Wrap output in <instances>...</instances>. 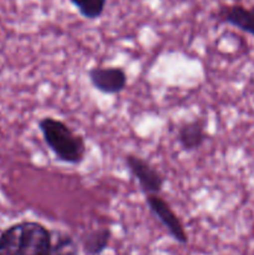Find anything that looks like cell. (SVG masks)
Masks as SVG:
<instances>
[{"label": "cell", "mask_w": 254, "mask_h": 255, "mask_svg": "<svg viewBox=\"0 0 254 255\" xmlns=\"http://www.w3.org/2000/svg\"><path fill=\"white\" fill-rule=\"evenodd\" d=\"M51 232L37 222H20L0 234V255H50Z\"/></svg>", "instance_id": "cell-1"}, {"label": "cell", "mask_w": 254, "mask_h": 255, "mask_svg": "<svg viewBox=\"0 0 254 255\" xmlns=\"http://www.w3.org/2000/svg\"><path fill=\"white\" fill-rule=\"evenodd\" d=\"M46 146L51 149L57 161L79 166L86 156V143L82 136L75 133L65 122L54 117H44L37 122Z\"/></svg>", "instance_id": "cell-2"}, {"label": "cell", "mask_w": 254, "mask_h": 255, "mask_svg": "<svg viewBox=\"0 0 254 255\" xmlns=\"http://www.w3.org/2000/svg\"><path fill=\"white\" fill-rule=\"evenodd\" d=\"M125 163L129 174L136 179L141 191L146 196L161 193L166 179L148 161L136 154H127L125 157Z\"/></svg>", "instance_id": "cell-3"}, {"label": "cell", "mask_w": 254, "mask_h": 255, "mask_svg": "<svg viewBox=\"0 0 254 255\" xmlns=\"http://www.w3.org/2000/svg\"><path fill=\"white\" fill-rule=\"evenodd\" d=\"M146 203L151 213L163 224V227L168 231V233L178 243L187 244L188 237L184 232L181 221L176 216L173 209L171 208L168 202H166L162 197H159V194H151V196H146Z\"/></svg>", "instance_id": "cell-4"}, {"label": "cell", "mask_w": 254, "mask_h": 255, "mask_svg": "<svg viewBox=\"0 0 254 255\" xmlns=\"http://www.w3.org/2000/svg\"><path fill=\"white\" fill-rule=\"evenodd\" d=\"M94 89L105 95H117L127 86V75L124 69L116 66L92 67L87 71Z\"/></svg>", "instance_id": "cell-5"}, {"label": "cell", "mask_w": 254, "mask_h": 255, "mask_svg": "<svg viewBox=\"0 0 254 255\" xmlns=\"http://www.w3.org/2000/svg\"><path fill=\"white\" fill-rule=\"evenodd\" d=\"M206 122L203 120H192L182 124L177 131V142L184 152H193L201 148L207 141Z\"/></svg>", "instance_id": "cell-6"}, {"label": "cell", "mask_w": 254, "mask_h": 255, "mask_svg": "<svg viewBox=\"0 0 254 255\" xmlns=\"http://www.w3.org/2000/svg\"><path fill=\"white\" fill-rule=\"evenodd\" d=\"M218 19L254 36V9L241 4L224 5L219 9Z\"/></svg>", "instance_id": "cell-7"}, {"label": "cell", "mask_w": 254, "mask_h": 255, "mask_svg": "<svg viewBox=\"0 0 254 255\" xmlns=\"http://www.w3.org/2000/svg\"><path fill=\"white\" fill-rule=\"evenodd\" d=\"M110 238H111V232L107 228L96 229L85 234L82 238L84 252L89 255L101 254L109 246Z\"/></svg>", "instance_id": "cell-8"}, {"label": "cell", "mask_w": 254, "mask_h": 255, "mask_svg": "<svg viewBox=\"0 0 254 255\" xmlns=\"http://www.w3.org/2000/svg\"><path fill=\"white\" fill-rule=\"evenodd\" d=\"M50 255H79V246L70 234L57 232L51 233Z\"/></svg>", "instance_id": "cell-9"}, {"label": "cell", "mask_w": 254, "mask_h": 255, "mask_svg": "<svg viewBox=\"0 0 254 255\" xmlns=\"http://www.w3.org/2000/svg\"><path fill=\"white\" fill-rule=\"evenodd\" d=\"M85 19H99L105 11L107 0H70Z\"/></svg>", "instance_id": "cell-10"}]
</instances>
